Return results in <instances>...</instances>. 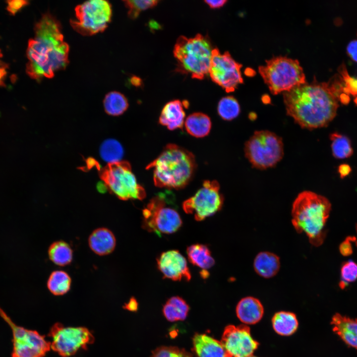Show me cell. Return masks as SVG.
Returning a JSON list of instances; mask_svg holds the SVG:
<instances>
[{
  "mask_svg": "<svg viewBox=\"0 0 357 357\" xmlns=\"http://www.w3.org/2000/svg\"><path fill=\"white\" fill-rule=\"evenodd\" d=\"M221 342L231 357H247L253 355L258 345L252 338L249 328L244 325L227 326Z\"/></svg>",
  "mask_w": 357,
  "mask_h": 357,
  "instance_id": "obj_15",
  "label": "cell"
},
{
  "mask_svg": "<svg viewBox=\"0 0 357 357\" xmlns=\"http://www.w3.org/2000/svg\"><path fill=\"white\" fill-rule=\"evenodd\" d=\"M142 214L143 228L158 236L174 233L182 225L179 213L169 205L167 197L163 194L152 198L143 210Z\"/></svg>",
  "mask_w": 357,
  "mask_h": 357,
  "instance_id": "obj_10",
  "label": "cell"
},
{
  "mask_svg": "<svg viewBox=\"0 0 357 357\" xmlns=\"http://www.w3.org/2000/svg\"><path fill=\"white\" fill-rule=\"evenodd\" d=\"M331 209V203L326 197L303 191L293 202L292 223L297 233L306 234L312 245L320 246L325 238V227Z\"/></svg>",
  "mask_w": 357,
  "mask_h": 357,
  "instance_id": "obj_3",
  "label": "cell"
},
{
  "mask_svg": "<svg viewBox=\"0 0 357 357\" xmlns=\"http://www.w3.org/2000/svg\"><path fill=\"white\" fill-rule=\"evenodd\" d=\"M350 166L347 165H341L339 169V172L342 178L348 175L350 172Z\"/></svg>",
  "mask_w": 357,
  "mask_h": 357,
  "instance_id": "obj_42",
  "label": "cell"
},
{
  "mask_svg": "<svg viewBox=\"0 0 357 357\" xmlns=\"http://www.w3.org/2000/svg\"><path fill=\"white\" fill-rule=\"evenodd\" d=\"M150 357H193V355L177 347L161 346L156 349Z\"/></svg>",
  "mask_w": 357,
  "mask_h": 357,
  "instance_id": "obj_35",
  "label": "cell"
},
{
  "mask_svg": "<svg viewBox=\"0 0 357 357\" xmlns=\"http://www.w3.org/2000/svg\"><path fill=\"white\" fill-rule=\"evenodd\" d=\"M28 41L26 71L32 79L51 78L68 63L69 48L64 41L59 21L49 13L44 14Z\"/></svg>",
  "mask_w": 357,
  "mask_h": 357,
  "instance_id": "obj_2",
  "label": "cell"
},
{
  "mask_svg": "<svg viewBox=\"0 0 357 357\" xmlns=\"http://www.w3.org/2000/svg\"><path fill=\"white\" fill-rule=\"evenodd\" d=\"M331 149L333 156L337 159L350 157L353 153L351 141L345 135L338 132L330 134Z\"/></svg>",
  "mask_w": 357,
  "mask_h": 357,
  "instance_id": "obj_30",
  "label": "cell"
},
{
  "mask_svg": "<svg viewBox=\"0 0 357 357\" xmlns=\"http://www.w3.org/2000/svg\"><path fill=\"white\" fill-rule=\"evenodd\" d=\"M105 185L119 199L142 200L146 197L144 188L139 184L127 161L108 164L99 172Z\"/></svg>",
  "mask_w": 357,
  "mask_h": 357,
  "instance_id": "obj_8",
  "label": "cell"
},
{
  "mask_svg": "<svg viewBox=\"0 0 357 357\" xmlns=\"http://www.w3.org/2000/svg\"><path fill=\"white\" fill-rule=\"evenodd\" d=\"M253 267L260 276L266 279L272 278L277 274L280 269V258L273 253L260 252L254 258Z\"/></svg>",
  "mask_w": 357,
  "mask_h": 357,
  "instance_id": "obj_22",
  "label": "cell"
},
{
  "mask_svg": "<svg viewBox=\"0 0 357 357\" xmlns=\"http://www.w3.org/2000/svg\"><path fill=\"white\" fill-rule=\"evenodd\" d=\"M224 198L216 180H205L202 187L182 203L184 211L201 221L218 212L222 207Z\"/></svg>",
  "mask_w": 357,
  "mask_h": 357,
  "instance_id": "obj_11",
  "label": "cell"
},
{
  "mask_svg": "<svg viewBox=\"0 0 357 357\" xmlns=\"http://www.w3.org/2000/svg\"><path fill=\"white\" fill-rule=\"evenodd\" d=\"M157 265L164 278L173 281H189L191 279L187 261L178 250L163 252L157 259Z\"/></svg>",
  "mask_w": 357,
  "mask_h": 357,
  "instance_id": "obj_16",
  "label": "cell"
},
{
  "mask_svg": "<svg viewBox=\"0 0 357 357\" xmlns=\"http://www.w3.org/2000/svg\"><path fill=\"white\" fill-rule=\"evenodd\" d=\"M112 9L106 0H90L75 8V18L70 20L72 28L83 36H92L104 31L111 20Z\"/></svg>",
  "mask_w": 357,
  "mask_h": 357,
  "instance_id": "obj_9",
  "label": "cell"
},
{
  "mask_svg": "<svg viewBox=\"0 0 357 357\" xmlns=\"http://www.w3.org/2000/svg\"><path fill=\"white\" fill-rule=\"evenodd\" d=\"M188 103L181 102L176 100L167 103L163 107L159 122L169 130L181 128L184 123L185 113L184 107H187Z\"/></svg>",
  "mask_w": 357,
  "mask_h": 357,
  "instance_id": "obj_20",
  "label": "cell"
},
{
  "mask_svg": "<svg viewBox=\"0 0 357 357\" xmlns=\"http://www.w3.org/2000/svg\"><path fill=\"white\" fill-rule=\"evenodd\" d=\"M247 357H256L254 356H253V355H251V356H250Z\"/></svg>",
  "mask_w": 357,
  "mask_h": 357,
  "instance_id": "obj_44",
  "label": "cell"
},
{
  "mask_svg": "<svg viewBox=\"0 0 357 357\" xmlns=\"http://www.w3.org/2000/svg\"><path fill=\"white\" fill-rule=\"evenodd\" d=\"M188 259L193 265L204 271L211 268L215 264L209 248L202 244H194L187 248Z\"/></svg>",
  "mask_w": 357,
  "mask_h": 357,
  "instance_id": "obj_23",
  "label": "cell"
},
{
  "mask_svg": "<svg viewBox=\"0 0 357 357\" xmlns=\"http://www.w3.org/2000/svg\"><path fill=\"white\" fill-rule=\"evenodd\" d=\"M184 124L187 132L197 138L207 135L211 128L210 118L202 113H194L190 115Z\"/></svg>",
  "mask_w": 357,
  "mask_h": 357,
  "instance_id": "obj_24",
  "label": "cell"
},
{
  "mask_svg": "<svg viewBox=\"0 0 357 357\" xmlns=\"http://www.w3.org/2000/svg\"><path fill=\"white\" fill-rule=\"evenodd\" d=\"M205 2L212 8H218L222 7L227 2L226 0H205Z\"/></svg>",
  "mask_w": 357,
  "mask_h": 357,
  "instance_id": "obj_41",
  "label": "cell"
},
{
  "mask_svg": "<svg viewBox=\"0 0 357 357\" xmlns=\"http://www.w3.org/2000/svg\"><path fill=\"white\" fill-rule=\"evenodd\" d=\"M103 104L106 113L113 116L122 115L128 107L126 97L117 91L108 93L104 98Z\"/></svg>",
  "mask_w": 357,
  "mask_h": 357,
  "instance_id": "obj_29",
  "label": "cell"
},
{
  "mask_svg": "<svg viewBox=\"0 0 357 357\" xmlns=\"http://www.w3.org/2000/svg\"><path fill=\"white\" fill-rule=\"evenodd\" d=\"M347 51L350 57L357 62V40H353L348 44Z\"/></svg>",
  "mask_w": 357,
  "mask_h": 357,
  "instance_id": "obj_38",
  "label": "cell"
},
{
  "mask_svg": "<svg viewBox=\"0 0 357 357\" xmlns=\"http://www.w3.org/2000/svg\"><path fill=\"white\" fill-rule=\"evenodd\" d=\"M192 341L193 357H231L221 342L207 335L196 334Z\"/></svg>",
  "mask_w": 357,
  "mask_h": 357,
  "instance_id": "obj_17",
  "label": "cell"
},
{
  "mask_svg": "<svg viewBox=\"0 0 357 357\" xmlns=\"http://www.w3.org/2000/svg\"><path fill=\"white\" fill-rule=\"evenodd\" d=\"M272 325L275 331L282 336H289L297 330L298 321L296 315L291 312L280 311L272 318Z\"/></svg>",
  "mask_w": 357,
  "mask_h": 357,
  "instance_id": "obj_26",
  "label": "cell"
},
{
  "mask_svg": "<svg viewBox=\"0 0 357 357\" xmlns=\"http://www.w3.org/2000/svg\"><path fill=\"white\" fill-rule=\"evenodd\" d=\"M0 316L11 329L13 334L12 357H43L51 348V343L34 330L15 324L0 307Z\"/></svg>",
  "mask_w": 357,
  "mask_h": 357,
  "instance_id": "obj_12",
  "label": "cell"
},
{
  "mask_svg": "<svg viewBox=\"0 0 357 357\" xmlns=\"http://www.w3.org/2000/svg\"><path fill=\"white\" fill-rule=\"evenodd\" d=\"M71 277L62 270L53 271L47 281V288L55 296H61L67 293L70 289Z\"/></svg>",
  "mask_w": 357,
  "mask_h": 357,
  "instance_id": "obj_28",
  "label": "cell"
},
{
  "mask_svg": "<svg viewBox=\"0 0 357 357\" xmlns=\"http://www.w3.org/2000/svg\"><path fill=\"white\" fill-rule=\"evenodd\" d=\"M51 348L62 357L74 355L79 349L86 348L94 341L91 333L84 327H65L57 323L50 332Z\"/></svg>",
  "mask_w": 357,
  "mask_h": 357,
  "instance_id": "obj_13",
  "label": "cell"
},
{
  "mask_svg": "<svg viewBox=\"0 0 357 357\" xmlns=\"http://www.w3.org/2000/svg\"><path fill=\"white\" fill-rule=\"evenodd\" d=\"M241 67L228 52L221 54L217 48L213 49L209 73L212 81L226 92H234L243 83Z\"/></svg>",
  "mask_w": 357,
  "mask_h": 357,
  "instance_id": "obj_14",
  "label": "cell"
},
{
  "mask_svg": "<svg viewBox=\"0 0 357 357\" xmlns=\"http://www.w3.org/2000/svg\"><path fill=\"white\" fill-rule=\"evenodd\" d=\"M331 324L333 331L348 345L357 350V319L335 314Z\"/></svg>",
  "mask_w": 357,
  "mask_h": 357,
  "instance_id": "obj_18",
  "label": "cell"
},
{
  "mask_svg": "<svg viewBox=\"0 0 357 357\" xmlns=\"http://www.w3.org/2000/svg\"><path fill=\"white\" fill-rule=\"evenodd\" d=\"M341 252L344 255H348L352 252V246L350 241H345L343 242L340 247Z\"/></svg>",
  "mask_w": 357,
  "mask_h": 357,
  "instance_id": "obj_40",
  "label": "cell"
},
{
  "mask_svg": "<svg viewBox=\"0 0 357 357\" xmlns=\"http://www.w3.org/2000/svg\"><path fill=\"white\" fill-rule=\"evenodd\" d=\"M8 65L0 60V86L4 85Z\"/></svg>",
  "mask_w": 357,
  "mask_h": 357,
  "instance_id": "obj_39",
  "label": "cell"
},
{
  "mask_svg": "<svg viewBox=\"0 0 357 357\" xmlns=\"http://www.w3.org/2000/svg\"><path fill=\"white\" fill-rule=\"evenodd\" d=\"M258 71L271 93L277 95L306 83L302 67L298 60L278 56L266 60Z\"/></svg>",
  "mask_w": 357,
  "mask_h": 357,
  "instance_id": "obj_6",
  "label": "cell"
},
{
  "mask_svg": "<svg viewBox=\"0 0 357 357\" xmlns=\"http://www.w3.org/2000/svg\"><path fill=\"white\" fill-rule=\"evenodd\" d=\"M188 310L187 304L179 297H173L169 298L163 309L166 319L171 322L184 320Z\"/></svg>",
  "mask_w": 357,
  "mask_h": 357,
  "instance_id": "obj_27",
  "label": "cell"
},
{
  "mask_svg": "<svg viewBox=\"0 0 357 357\" xmlns=\"http://www.w3.org/2000/svg\"><path fill=\"white\" fill-rule=\"evenodd\" d=\"M357 279V263L352 260L345 262L341 269V281L339 286L344 289L350 283Z\"/></svg>",
  "mask_w": 357,
  "mask_h": 357,
  "instance_id": "obj_34",
  "label": "cell"
},
{
  "mask_svg": "<svg viewBox=\"0 0 357 357\" xmlns=\"http://www.w3.org/2000/svg\"><path fill=\"white\" fill-rule=\"evenodd\" d=\"M219 115L224 119L231 120L237 118L240 113V106L233 96L222 98L218 105Z\"/></svg>",
  "mask_w": 357,
  "mask_h": 357,
  "instance_id": "obj_32",
  "label": "cell"
},
{
  "mask_svg": "<svg viewBox=\"0 0 357 357\" xmlns=\"http://www.w3.org/2000/svg\"><path fill=\"white\" fill-rule=\"evenodd\" d=\"M196 168L194 155L174 144H168L146 167L153 169V180L159 187L180 189L190 181Z\"/></svg>",
  "mask_w": 357,
  "mask_h": 357,
  "instance_id": "obj_4",
  "label": "cell"
},
{
  "mask_svg": "<svg viewBox=\"0 0 357 357\" xmlns=\"http://www.w3.org/2000/svg\"><path fill=\"white\" fill-rule=\"evenodd\" d=\"M244 153L252 166L264 170L275 166L284 156L282 139L268 130H259L246 142Z\"/></svg>",
  "mask_w": 357,
  "mask_h": 357,
  "instance_id": "obj_7",
  "label": "cell"
},
{
  "mask_svg": "<svg viewBox=\"0 0 357 357\" xmlns=\"http://www.w3.org/2000/svg\"><path fill=\"white\" fill-rule=\"evenodd\" d=\"M345 66L340 67V74L343 78L345 85L350 94L354 96L357 103V79L350 76Z\"/></svg>",
  "mask_w": 357,
  "mask_h": 357,
  "instance_id": "obj_36",
  "label": "cell"
},
{
  "mask_svg": "<svg viewBox=\"0 0 357 357\" xmlns=\"http://www.w3.org/2000/svg\"><path fill=\"white\" fill-rule=\"evenodd\" d=\"M88 241L91 250L100 256L111 253L116 246V239L114 233L104 227L94 230L89 236Z\"/></svg>",
  "mask_w": 357,
  "mask_h": 357,
  "instance_id": "obj_19",
  "label": "cell"
},
{
  "mask_svg": "<svg viewBox=\"0 0 357 357\" xmlns=\"http://www.w3.org/2000/svg\"><path fill=\"white\" fill-rule=\"evenodd\" d=\"M7 9L11 14H15L20 9L28 4V1L22 0L7 1Z\"/></svg>",
  "mask_w": 357,
  "mask_h": 357,
  "instance_id": "obj_37",
  "label": "cell"
},
{
  "mask_svg": "<svg viewBox=\"0 0 357 357\" xmlns=\"http://www.w3.org/2000/svg\"><path fill=\"white\" fill-rule=\"evenodd\" d=\"M125 6L128 8V16L132 19L136 18L143 10L156 6L158 0H124Z\"/></svg>",
  "mask_w": 357,
  "mask_h": 357,
  "instance_id": "obj_33",
  "label": "cell"
},
{
  "mask_svg": "<svg viewBox=\"0 0 357 357\" xmlns=\"http://www.w3.org/2000/svg\"><path fill=\"white\" fill-rule=\"evenodd\" d=\"M48 253L50 260L57 265L65 266L72 262V249L64 241L58 240L53 242L48 248Z\"/></svg>",
  "mask_w": 357,
  "mask_h": 357,
  "instance_id": "obj_25",
  "label": "cell"
},
{
  "mask_svg": "<svg viewBox=\"0 0 357 357\" xmlns=\"http://www.w3.org/2000/svg\"><path fill=\"white\" fill-rule=\"evenodd\" d=\"M212 48L207 37L200 34L190 38L179 36L174 49L178 71L190 74L193 78L203 79L209 73Z\"/></svg>",
  "mask_w": 357,
  "mask_h": 357,
  "instance_id": "obj_5",
  "label": "cell"
},
{
  "mask_svg": "<svg viewBox=\"0 0 357 357\" xmlns=\"http://www.w3.org/2000/svg\"><path fill=\"white\" fill-rule=\"evenodd\" d=\"M236 313L238 319L244 324H253L262 318L264 308L257 298L247 297L242 298L237 304Z\"/></svg>",
  "mask_w": 357,
  "mask_h": 357,
  "instance_id": "obj_21",
  "label": "cell"
},
{
  "mask_svg": "<svg viewBox=\"0 0 357 357\" xmlns=\"http://www.w3.org/2000/svg\"><path fill=\"white\" fill-rule=\"evenodd\" d=\"M349 95L340 74L327 82L313 81L283 93L287 114L301 127L327 126L337 114L339 102L347 103Z\"/></svg>",
  "mask_w": 357,
  "mask_h": 357,
  "instance_id": "obj_1",
  "label": "cell"
},
{
  "mask_svg": "<svg viewBox=\"0 0 357 357\" xmlns=\"http://www.w3.org/2000/svg\"><path fill=\"white\" fill-rule=\"evenodd\" d=\"M102 158L108 164L119 162L123 157V150L117 140L108 139L105 140L100 148Z\"/></svg>",
  "mask_w": 357,
  "mask_h": 357,
  "instance_id": "obj_31",
  "label": "cell"
},
{
  "mask_svg": "<svg viewBox=\"0 0 357 357\" xmlns=\"http://www.w3.org/2000/svg\"><path fill=\"white\" fill-rule=\"evenodd\" d=\"M137 307V303L135 299H130L129 302L126 305V308L129 310H134Z\"/></svg>",
  "mask_w": 357,
  "mask_h": 357,
  "instance_id": "obj_43",
  "label": "cell"
}]
</instances>
